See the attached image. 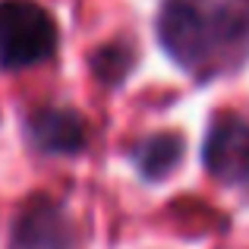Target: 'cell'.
<instances>
[{
	"label": "cell",
	"mask_w": 249,
	"mask_h": 249,
	"mask_svg": "<svg viewBox=\"0 0 249 249\" xmlns=\"http://www.w3.org/2000/svg\"><path fill=\"white\" fill-rule=\"evenodd\" d=\"M158 35L180 67L224 70L249 51V0H164Z\"/></svg>",
	"instance_id": "1"
},
{
	"label": "cell",
	"mask_w": 249,
	"mask_h": 249,
	"mask_svg": "<svg viewBox=\"0 0 249 249\" xmlns=\"http://www.w3.org/2000/svg\"><path fill=\"white\" fill-rule=\"evenodd\" d=\"M57 48V25L32 0H0V67L25 70L48 60Z\"/></svg>",
	"instance_id": "2"
},
{
	"label": "cell",
	"mask_w": 249,
	"mask_h": 249,
	"mask_svg": "<svg viewBox=\"0 0 249 249\" xmlns=\"http://www.w3.org/2000/svg\"><path fill=\"white\" fill-rule=\"evenodd\" d=\"M205 170L221 183H249V123L243 117L224 114L212 123L202 145Z\"/></svg>",
	"instance_id": "3"
},
{
	"label": "cell",
	"mask_w": 249,
	"mask_h": 249,
	"mask_svg": "<svg viewBox=\"0 0 249 249\" xmlns=\"http://www.w3.org/2000/svg\"><path fill=\"white\" fill-rule=\"evenodd\" d=\"M13 249H76L73 224L60 212V205L35 199L16 221Z\"/></svg>",
	"instance_id": "4"
},
{
	"label": "cell",
	"mask_w": 249,
	"mask_h": 249,
	"mask_svg": "<svg viewBox=\"0 0 249 249\" xmlns=\"http://www.w3.org/2000/svg\"><path fill=\"white\" fill-rule=\"evenodd\" d=\"M29 139L48 155H76L85 148V120L63 107H41L29 117Z\"/></svg>",
	"instance_id": "5"
},
{
	"label": "cell",
	"mask_w": 249,
	"mask_h": 249,
	"mask_svg": "<svg viewBox=\"0 0 249 249\" xmlns=\"http://www.w3.org/2000/svg\"><path fill=\"white\" fill-rule=\"evenodd\" d=\"M136 167L145 180H161L183 161V136L177 133H155L142 139L133 152Z\"/></svg>",
	"instance_id": "6"
},
{
	"label": "cell",
	"mask_w": 249,
	"mask_h": 249,
	"mask_svg": "<svg viewBox=\"0 0 249 249\" xmlns=\"http://www.w3.org/2000/svg\"><path fill=\"white\" fill-rule=\"evenodd\" d=\"M133 63V57H126V51L123 48H104V51H98L95 54V70H98V76L101 79H107V82H117L123 76V70Z\"/></svg>",
	"instance_id": "7"
}]
</instances>
